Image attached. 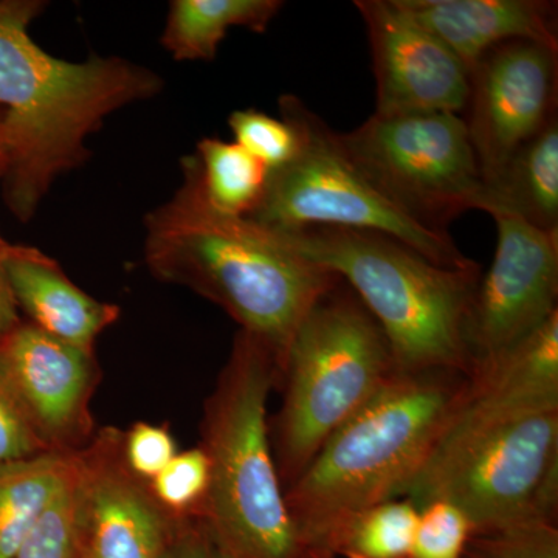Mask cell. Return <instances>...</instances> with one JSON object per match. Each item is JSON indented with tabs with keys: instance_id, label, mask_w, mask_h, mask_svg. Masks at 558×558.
Returning <instances> with one entry per match:
<instances>
[{
	"instance_id": "obj_6",
	"label": "cell",
	"mask_w": 558,
	"mask_h": 558,
	"mask_svg": "<svg viewBox=\"0 0 558 558\" xmlns=\"http://www.w3.org/2000/svg\"><path fill=\"white\" fill-rule=\"evenodd\" d=\"M396 373L379 323L340 279L301 322L279 374L284 400L271 447L284 494L329 436Z\"/></svg>"
},
{
	"instance_id": "obj_35",
	"label": "cell",
	"mask_w": 558,
	"mask_h": 558,
	"mask_svg": "<svg viewBox=\"0 0 558 558\" xmlns=\"http://www.w3.org/2000/svg\"><path fill=\"white\" fill-rule=\"evenodd\" d=\"M80 558H84V557H83V554H80Z\"/></svg>"
},
{
	"instance_id": "obj_4",
	"label": "cell",
	"mask_w": 558,
	"mask_h": 558,
	"mask_svg": "<svg viewBox=\"0 0 558 558\" xmlns=\"http://www.w3.org/2000/svg\"><path fill=\"white\" fill-rule=\"evenodd\" d=\"M279 368L274 354L238 333L205 407L202 449L209 487L201 517L230 558H303L271 447L267 402Z\"/></svg>"
},
{
	"instance_id": "obj_2",
	"label": "cell",
	"mask_w": 558,
	"mask_h": 558,
	"mask_svg": "<svg viewBox=\"0 0 558 558\" xmlns=\"http://www.w3.org/2000/svg\"><path fill=\"white\" fill-rule=\"evenodd\" d=\"M180 168L182 185L146 215V266L159 281L222 307L269 349L281 374L301 322L340 278L300 255L281 231L209 207L194 154Z\"/></svg>"
},
{
	"instance_id": "obj_9",
	"label": "cell",
	"mask_w": 558,
	"mask_h": 558,
	"mask_svg": "<svg viewBox=\"0 0 558 558\" xmlns=\"http://www.w3.org/2000/svg\"><path fill=\"white\" fill-rule=\"evenodd\" d=\"M339 140L360 175L424 229L449 234L462 213L484 208L486 186L457 113H374Z\"/></svg>"
},
{
	"instance_id": "obj_7",
	"label": "cell",
	"mask_w": 558,
	"mask_h": 558,
	"mask_svg": "<svg viewBox=\"0 0 558 558\" xmlns=\"http://www.w3.org/2000/svg\"><path fill=\"white\" fill-rule=\"evenodd\" d=\"M403 498L417 509L435 499L457 506L473 534L526 521L557 524L558 410L435 447Z\"/></svg>"
},
{
	"instance_id": "obj_23",
	"label": "cell",
	"mask_w": 558,
	"mask_h": 558,
	"mask_svg": "<svg viewBox=\"0 0 558 558\" xmlns=\"http://www.w3.org/2000/svg\"><path fill=\"white\" fill-rule=\"evenodd\" d=\"M148 484L153 497L172 519L201 515L209 487L207 453L202 447L180 451Z\"/></svg>"
},
{
	"instance_id": "obj_33",
	"label": "cell",
	"mask_w": 558,
	"mask_h": 558,
	"mask_svg": "<svg viewBox=\"0 0 558 558\" xmlns=\"http://www.w3.org/2000/svg\"><path fill=\"white\" fill-rule=\"evenodd\" d=\"M7 167V157H5V148H3V143H0V180L3 178V172H5Z\"/></svg>"
},
{
	"instance_id": "obj_24",
	"label": "cell",
	"mask_w": 558,
	"mask_h": 558,
	"mask_svg": "<svg viewBox=\"0 0 558 558\" xmlns=\"http://www.w3.org/2000/svg\"><path fill=\"white\" fill-rule=\"evenodd\" d=\"M81 524L76 472L40 515L13 558H80Z\"/></svg>"
},
{
	"instance_id": "obj_13",
	"label": "cell",
	"mask_w": 558,
	"mask_h": 558,
	"mask_svg": "<svg viewBox=\"0 0 558 558\" xmlns=\"http://www.w3.org/2000/svg\"><path fill=\"white\" fill-rule=\"evenodd\" d=\"M76 495L84 558L165 557L174 519L124 465L119 433L76 451Z\"/></svg>"
},
{
	"instance_id": "obj_15",
	"label": "cell",
	"mask_w": 558,
	"mask_h": 558,
	"mask_svg": "<svg viewBox=\"0 0 558 558\" xmlns=\"http://www.w3.org/2000/svg\"><path fill=\"white\" fill-rule=\"evenodd\" d=\"M558 410V312L519 343L475 363L435 447Z\"/></svg>"
},
{
	"instance_id": "obj_12",
	"label": "cell",
	"mask_w": 558,
	"mask_h": 558,
	"mask_svg": "<svg viewBox=\"0 0 558 558\" xmlns=\"http://www.w3.org/2000/svg\"><path fill=\"white\" fill-rule=\"evenodd\" d=\"M373 53L377 116L449 112L462 116L469 70L403 5L357 0Z\"/></svg>"
},
{
	"instance_id": "obj_1",
	"label": "cell",
	"mask_w": 558,
	"mask_h": 558,
	"mask_svg": "<svg viewBox=\"0 0 558 558\" xmlns=\"http://www.w3.org/2000/svg\"><path fill=\"white\" fill-rule=\"evenodd\" d=\"M43 0H0V110L7 167L2 196L31 222L61 175L86 163L87 138L109 116L165 87L154 70L120 57H53L31 35Z\"/></svg>"
},
{
	"instance_id": "obj_8",
	"label": "cell",
	"mask_w": 558,
	"mask_h": 558,
	"mask_svg": "<svg viewBox=\"0 0 558 558\" xmlns=\"http://www.w3.org/2000/svg\"><path fill=\"white\" fill-rule=\"evenodd\" d=\"M279 112L299 132V153L284 167L270 171L266 194L250 219L278 231L306 227L380 231L436 266L458 270L478 266L450 234L424 229L389 205L352 167L339 132L330 130L299 97L282 95Z\"/></svg>"
},
{
	"instance_id": "obj_22",
	"label": "cell",
	"mask_w": 558,
	"mask_h": 558,
	"mask_svg": "<svg viewBox=\"0 0 558 558\" xmlns=\"http://www.w3.org/2000/svg\"><path fill=\"white\" fill-rule=\"evenodd\" d=\"M202 193L222 215L248 218L263 201L270 171L238 143L205 137L197 143Z\"/></svg>"
},
{
	"instance_id": "obj_11",
	"label": "cell",
	"mask_w": 558,
	"mask_h": 558,
	"mask_svg": "<svg viewBox=\"0 0 558 558\" xmlns=\"http://www.w3.org/2000/svg\"><path fill=\"white\" fill-rule=\"evenodd\" d=\"M490 216L498 227L497 252L476 282L465 319L473 363L519 343L558 312V233L505 213Z\"/></svg>"
},
{
	"instance_id": "obj_18",
	"label": "cell",
	"mask_w": 558,
	"mask_h": 558,
	"mask_svg": "<svg viewBox=\"0 0 558 558\" xmlns=\"http://www.w3.org/2000/svg\"><path fill=\"white\" fill-rule=\"evenodd\" d=\"M483 211L558 233V116L512 154L487 186Z\"/></svg>"
},
{
	"instance_id": "obj_30",
	"label": "cell",
	"mask_w": 558,
	"mask_h": 558,
	"mask_svg": "<svg viewBox=\"0 0 558 558\" xmlns=\"http://www.w3.org/2000/svg\"><path fill=\"white\" fill-rule=\"evenodd\" d=\"M163 558H230L201 515L174 519Z\"/></svg>"
},
{
	"instance_id": "obj_27",
	"label": "cell",
	"mask_w": 558,
	"mask_h": 558,
	"mask_svg": "<svg viewBox=\"0 0 558 558\" xmlns=\"http://www.w3.org/2000/svg\"><path fill=\"white\" fill-rule=\"evenodd\" d=\"M462 558H558L557 524L526 521L473 534Z\"/></svg>"
},
{
	"instance_id": "obj_32",
	"label": "cell",
	"mask_w": 558,
	"mask_h": 558,
	"mask_svg": "<svg viewBox=\"0 0 558 558\" xmlns=\"http://www.w3.org/2000/svg\"><path fill=\"white\" fill-rule=\"evenodd\" d=\"M303 558H333L328 553H323L318 549H306L304 550Z\"/></svg>"
},
{
	"instance_id": "obj_16",
	"label": "cell",
	"mask_w": 558,
	"mask_h": 558,
	"mask_svg": "<svg viewBox=\"0 0 558 558\" xmlns=\"http://www.w3.org/2000/svg\"><path fill=\"white\" fill-rule=\"evenodd\" d=\"M469 72L508 40H534L558 49L557 2L546 0H402Z\"/></svg>"
},
{
	"instance_id": "obj_3",
	"label": "cell",
	"mask_w": 558,
	"mask_h": 558,
	"mask_svg": "<svg viewBox=\"0 0 558 558\" xmlns=\"http://www.w3.org/2000/svg\"><path fill=\"white\" fill-rule=\"evenodd\" d=\"M470 374L396 373L323 444L286 502L306 549L360 509L402 498L417 475Z\"/></svg>"
},
{
	"instance_id": "obj_10",
	"label": "cell",
	"mask_w": 558,
	"mask_h": 558,
	"mask_svg": "<svg viewBox=\"0 0 558 558\" xmlns=\"http://www.w3.org/2000/svg\"><path fill=\"white\" fill-rule=\"evenodd\" d=\"M469 75L461 117L487 189L512 154L558 116V49L508 40L487 50Z\"/></svg>"
},
{
	"instance_id": "obj_19",
	"label": "cell",
	"mask_w": 558,
	"mask_h": 558,
	"mask_svg": "<svg viewBox=\"0 0 558 558\" xmlns=\"http://www.w3.org/2000/svg\"><path fill=\"white\" fill-rule=\"evenodd\" d=\"M76 472V451H44L0 462V558L21 543Z\"/></svg>"
},
{
	"instance_id": "obj_14",
	"label": "cell",
	"mask_w": 558,
	"mask_h": 558,
	"mask_svg": "<svg viewBox=\"0 0 558 558\" xmlns=\"http://www.w3.org/2000/svg\"><path fill=\"white\" fill-rule=\"evenodd\" d=\"M0 369L43 442L54 451H78L92 429L94 352L22 322L0 341Z\"/></svg>"
},
{
	"instance_id": "obj_26",
	"label": "cell",
	"mask_w": 558,
	"mask_h": 558,
	"mask_svg": "<svg viewBox=\"0 0 558 558\" xmlns=\"http://www.w3.org/2000/svg\"><path fill=\"white\" fill-rule=\"evenodd\" d=\"M472 535V524L457 506L444 499L425 502L409 558H462Z\"/></svg>"
},
{
	"instance_id": "obj_29",
	"label": "cell",
	"mask_w": 558,
	"mask_h": 558,
	"mask_svg": "<svg viewBox=\"0 0 558 558\" xmlns=\"http://www.w3.org/2000/svg\"><path fill=\"white\" fill-rule=\"evenodd\" d=\"M44 451L50 449L33 428L0 369V462L35 457Z\"/></svg>"
},
{
	"instance_id": "obj_17",
	"label": "cell",
	"mask_w": 558,
	"mask_h": 558,
	"mask_svg": "<svg viewBox=\"0 0 558 558\" xmlns=\"http://www.w3.org/2000/svg\"><path fill=\"white\" fill-rule=\"evenodd\" d=\"M17 307L54 339L94 352L95 341L120 318V307L80 289L46 253L10 244L3 256Z\"/></svg>"
},
{
	"instance_id": "obj_31",
	"label": "cell",
	"mask_w": 558,
	"mask_h": 558,
	"mask_svg": "<svg viewBox=\"0 0 558 558\" xmlns=\"http://www.w3.org/2000/svg\"><path fill=\"white\" fill-rule=\"evenodd\" d=\"M10 242L3 240L0 234V341L5 339L9 333L13 332L21 325L20 307L14 300L13 290L7 278L5 267H3V256Z\"/></svg>"
},
{
	"instance_id": "obj_5",
	"label": "cell",
	"mask_w": 558,
	"mask_h": 558,
	"mask_svg": "<svg viewBox=\"0 0 558 558\" xmlns=\"http://www.w3.org/2000/svg\"><path fill=\"white\" fill-rule=\"evenodd\" d=\"M304 258L354 290L379 323L399 373H472L465 319L481 266L446 269L374 230L306 227L281 231Z\"/></svg>"
},
{
	"instance_id": "obj_25",
	"label": "cell",
	"mask_w": 558,
	"mask_h": 558,
	"mask_svg": "<svg viewBox=\"0 0 558 558\" xmlns=\"http://www.w3.org/2000/svg\"><path fill=\"white\" fill-rule=\"evenodd\" d=\"M234 143L252 154L269 171L279 170L296 156L299 132L286 119H275L258 109L234 110L229 117Z\"/></svg>"
},
{
	"instance_id": "obj_21",
	"label": "cell",
	"mask_w": 558,
	"mask_h": 558,
	"mask_svg": "<svg viewBox=\"0 0 558 558\" xmlns=\"http://www.w3.org/2000/svg\"><path fill=\"white\" fill-rule=\"evenodd\" d=\"M417 521L410 499H389L344 517L318 550L333 558H409Z\"/></svg>"
},
{
	"instance_id": "obj_20",
	"label": "cell",
	"mask_w": 558,
	"mask_h": 558,
	"mask_svg": "<svg viewBox=\"0 0 558 558\" xmlns=\"http://www.w3.org/2000/svg\"><path fill=\"white\" fill-rule=\"evenodd\" d=\"M279 0H172L160 44L175 61H213L233 27L266 33Z\"/></svg>"
},
{
	"instance_id": "obj_34",
	"label": "cell",
	"mask_w": 558,
	"mask_h": 558,
	"mask_svg": "<svg viewBox=\"0 0 558 558\" xmlns=\"http://www.w3.org/2000/svg\"><path fill=\"white\" fill-rule=\"evenodd\" d=\"M2 120H3V113H2V110H0V143H3V138H2Z\"/></svg>"
},
{
	"instance_id": "obj_28",
	"label": "cell",
	"mask_w": 558,
	"mask_h": 558,
	"mask_svg": "<svg viewBox=\"0 0 558 558\" xmlns=\"http://www.w3.org/2000/svg\"><path fill=\"white\" fill-rule=\"evenodd\" d=\"M178 446L168 428L137 422L121 438L124 465L138 480L149 483L178 454Z\"/></svg>"
}]
</instances>
